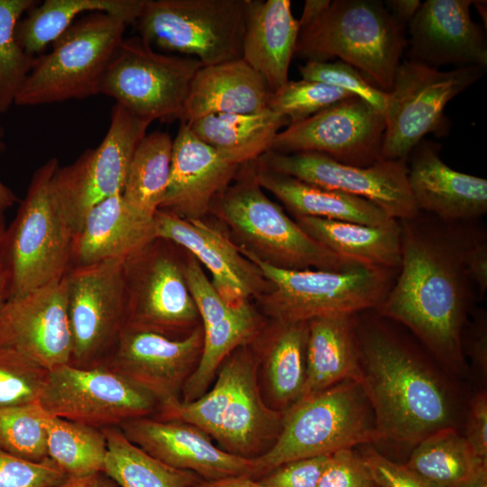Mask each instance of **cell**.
<instances>
[{"instance_id":"obj_39","label":"cell","mask_w":487,"mask_h":487,"mask_svg":"<svg viewBox=\"0 0 487 487\" xmlns=\"http://www.w3.org/2000/svg\"><path fill=\"white\" fill-rule=\"evenodd\" d=\"M48 456L67 477L104 471L107 442L103 428L50 416Z\"/></svg>"},{"instance_id":"obj_42","label":"cell","mask_w":487,"mask_h":487,"mask_svg":"<svg viewBox=\"0 0 487 487\" xmlns=\"http://www.w3.org/2000/svg\"><path fill=\"white\" fill-rule=\"evenodd\" d=\"M354 95L338 87L306 79L289 80L272 93L268 108L286 116L289 124L299 123L321 110Z\"/></svg>"},{"instance_id":"obj_38","label":"cell","mask_w":487,"mask_h":487,"mask_svg":"<svg viewBox=\"0 0 487 487\" xmlns=\"http://www.w3.org/2000/svg\"><path fill=\"white\" fill-rule=\"evenodd\" d=\"M405 464L434 487H456L482 461L455 427L442 428L415 445Z\"/></svg>"},{"instance_id":"obj_50","label":"cell","mask_w":487,"mask_h":487,"mask_svg":"<svg viewBox=\"0 0 487 487\" xmlns=\"http://www.w3.org/2000/svg\"><path fill=\"white\" fill-rule=\"evenodd\" d=\"M464 264L467 274L477 289V295L482 298L487 290V238L482 229L473 224L464 252Z\"/></svg>"},{"instance_id":"obj_22","label":"cell","mask_w":487,"mask_h":487,"mask_svg":"<svg viewBox=\"0 0 487 487\" xmlns=\"http://www.w3.org/2000/svg\"><path fill=\"white\" fill-rule=\"evenodd\" d=\"M472 0H427L409 23V60L441 66L487 67L483 30L471 18Z\"/></svg>"},{"instance_id":"obj_46","label":"cell","mask_w":487,"mask_h":487,"mask_svg":"<svg viewBox=\"0 0 487 487\" xmlns=\"http://www.w3.org/2000/svg\"><path fill=\"white\" fill-rule=\"evenodd\" d=\"M183 272L203 327L215 324L228 315L234 305L225 300L197 259H189L183 268Z\"/></svg>"},{"instance_id":"obj_14","label":"cell","mask_w":487,"mask_h":487,"mask_svg":"<svg viewBox=\"0 0 487 487\" xmlns=\"http://www.w3.org/2000/svg\"><path fill=\"white\" fill-rule=\"evenodd\" d=\"M38 402L51 417L98 428L152 416L159 407L154 396L103 364L50 370Z\"/></svg>"},{"instance_id":"obj_8","label":"cell","mask_w":487,"mask_h":487,"mask_svg":"<svg viewBox=\"0 0 487 487\" xmlns=\"http://www.w3.org/2000/svg\"><path fill=\"white\" fill-rule=\"evenodd\" d=\"M127 24L124 18L104 12L77 19L51 43L49 53L34 58L14 104L38 106L99 94Z\"/></svg>"},{"instance_id":"obj_12","label":"cell","mask_w":487,"mask_h":487,"mask_svg":"<svg viewBox=\"0 0 487 487\" xmlns=\"http://www.w3.org/2000/svg\"><path fill=\"white\" fill-rule=\"evenodd\" d=\"M201 67L192 57L159 53L139 36L124 38L99 94L151 123L181 120L191 82Z\"/></svg>"},{"instance_id":"obj_15","label":"cell","mask_w":487,"mask_h":487,"mask_svg":"<svg viewBox=\"0 0 487 487\" xmlns=\"http://www.w3.org/2000/svg\"><path fill=\"white\" fill-rule=\"evenodd\" d=\"M124 261L72 266L66 274L70 364L100 365L115 344L125 318Z\"/></svg>"},{"instance_id":"obj_29","label":"cell","mask_w":487,"mask_h":487,"mask_svg":"<svg viewBox=\"0 0 487 487\" xmlns=\"http://www.w3.org/2000/svg\"><path fill=\"white\" fill-rule=\"evenodd\" d=\"M361 373L354 315L319 317L308 321L306 381L300 399L344 381L359 383Z\"/></svg>"},{"instance_id":"obj_11","label":"cell","mask_w":487,"mask_h":487,"mask_svg":"<svg viewBox=\"0 0 487 487\" xmlns=\"http://www.w3.org/2000/svg\"><path fill=\"white\" fill-rule=\"evenodd\" d=\"M485 69L466 66L440 70L409 59L400 61L383 114L381 159L407 160L427 134L447 135L446 105L476 83Z\"/></svg>"},{"instance_id":"obj_24","label":"cell","mask_w":487,"mask_h":487,"mask_svg":"<svg viewBox=\"0 0 487 487\" xmlns=\"http://www.w3.org/2000/svg\"><path fill=\"white\" fill-rule=\"evenodd\" d=\"M156 236L190 252L210 272L212 283L230 305L257 293L264 279L258 269L225 235L201 219H184L158 209Z\"/></svg>"},{"instance_id":"obj_60","label":"cell","mask_w":487,"mask_h":487,"mask_svg":"<svg viewBox=\"0 0 487 487\" xmlns=\"http://www.w3.org/2000/svg\"><path fill=\"white\" fill-rule=\"evenodd\" d=\"M6 230L5 219L4 216H0V244Z\"/></svg>"},{"instance_id":"obj_36","label":"cell","mask_w":487,"mask_h":487,"mask_svg":"<svg viewBox=\"0 0 487 487\" xmlns=\"http://www.w3.org/2000/svg\"><path fill=\"white\" fill-rule=\"evenodd\" d=\"M107 451L104 473L120 487H193L202 479L170 466L132 443L118 427L103 428Z\"/></svg>"},{"instance_id":"obj_28","label":"cell","mask_w":487,"mask_h":487,"mask_svg":"<svg viewBox=\"0 0 487 487\" xmlns=\"http://www.w3.org/2000/svg\"><path fill=\"white\" fill-rule=\"evenodd\" d=\"M272 90L243 59L202 66L185 102L181 122L217 114H255L268 108Z\"/></svg>"},{"instance_id":"obj_52","label":"cell","mask_w":487,"mask_h":487,"mask_svg":"<svg viewBox=\"0 0 487 487\" xmlns=\"http://www.w3.org/2000/svg\"><path fill=\"white\" fill-rule=\"evenodd\" d=\"M384 5L396 23L405 29L417 14L421 2L419 0H387Z\"/></svg>"},{"instance_id":"obj_16","label":"cell","mask_w":487,"mask_h":487,"mask_svg":"<svg viewBox=\"0 0 487 487\" xmlns=\"http://www.w3.org/2000/svg\"><path fill=\"white\" fill-rule=\"evenodd\" d=\"M256 161L304 182L369 200L396 220L419 212L408 181L407 160L380 159L371 166L357 167L317 152L269 151Z\"/></svg>"},{"instance_id":"obj_26","label":"cell","mask_w":487,"mask_h":487,"mask_svg":"<svg viewBox=\"0 0 487 487\" xmlns=\"http://www.w3.org/2000/svg\"><path fill=\"white\" fill-rule=\"evenodd\" d=\"M157 240L154 216L118 194L96 204L75 236L72 266L126 260ZM71 266V267H72Z\"/></svg>"},{"instance_id":"obj_40","label":"cell","mask_w":487,"mask_h":487,"mask_svg":"<svg viewBox=\"0 0 487 487\" xmlns=\"http://www.w3.org/2000/svg\"><path fill=\"white\" fill-rule=\"evenodd\" d=\"M39 4L34 0H0V115L14 103L32 70L34 58L16 39L20 18Z\"/></svg>"},{"instance_id":"obj_4","label":"cell","mask_w":487,"mask_h":487,"mask_svg":"<svg viewBox=\"0 0 487 487\" xmlns=\"http://www.w3.org/2000/svg\"><path fill=\"white\" fill-rule=\"evenodd\" d=\"M404 30L381 1L333 0L319 19L299 31L295 55L316 61L338 58L390 92L407 48Z\"/></svg>"},{"instance_id":"obj_19","label":"cell","mask_w":487,"mask_h":487,"mask_svg":"<svg viewBox=\"0 0 487 487\" xmlns=\"http://www.w3.org/2000/svg\"><path fill=\"white\" fill-rule=\"evenodd\" d=\"M202 345L199 326L179 338L124 326L102 364L151 393L160 404L180 399L185 382L198 363Z\"/></svg>"},{"instance_id":"obj_45","label":"cell","mask_w":487,"mask_h":487,"mask_svg":"<svg viewBox=\"0 0 487 487\" xmlns=\"http://www.w3.org/2000/svg\"><path fill=\"white\" fill-rule=\"evenodd\" d=\"M67 478L50 458L32 462L0 448V487H54Z\"/></svg>"},{"instance_id":"obj_9","label":"cell","mask_w":487,"mask_h":487,"mask_svg":"<svg viewBox=\"0 0 487 487\" xmlns=\"http://www.w3.org/2000/svg\"><path fill=\"white\" fill-rule=\"evenodd\" d=\"M262 189L254 170L215 198L219 216L246 242L244 248L271 265L287 270L341 271L363 266L309 236Z\"/></svg>"},{"instance_id":"obj_57","label":"cell","mask_w":487,"mask_h":487,"mask_svg":"<svg viewBox=\"0 0 487 487\" xmlns=\"http://www.w3.org/2000/svg\"><path fill=\"white\" fill-rule=\"evenodd\" d=\"M17 202L20 201L14 191L0 180V216Z\"/></svg>"},{"instance_id":"obj_30","label":"cell","mask_w":487,"mask_h":487,"mask_svg":"<svg viewBox=\"0 0 487 487\" xmlns=\"http://www.w3.org/2000/svg\"><path fill=\"white\" fill-rule=\"evenodd\" d=\"M255 176L259 185L280 199L295 217L309 216L374 226L394 220L369 200L304 182L259 163Z\"/></svg>"},{"instance_id":"obj_13","label":"cell","mask_w":487,"mask_h":487,"mask_svg":"<svg viewBox=\"0 0 487 487\" xmlns=\"http://www.w3.org/2000/svg\"><path fill=\"white\" fill-rule=\"evenodd\" d=\"M151 122L115 103L101 143L71 164L58 166L51 179L54 202L75 235L96 204L123 194L133 155Z\"/></svg>"},{"instance_id":"obj_55","label":"cell","mask_w":487,"mask_h":487,"mask_svg":"<svg viewBox=\"0 0 487 487\" xmlns=\"http://www.w3.org/2000/svg\"><path fill=\"white\" fill-rule=\"evenodd\" d=\"M193 487H262L247 475L232 476L214 481H200Z\"/></svg>"},{"instance_id":"obj_58","label":"cell","mask_w":487,"mask_h":487,"mask_svg":"<svg viewBox=\"0 0 487 487\" xmlns=\"http://www.w3.org/2000/svg\"><path fill=\"white\" fill-rule=\"evenodd\" d=\"M9 299V280L6 271L0 266V312Z\"/></svg>"},{"instance_id":"obj_37","label":"cell","mask_w":487,"mask_h":487,"mask_svg":"<svg viewBox=\"0 0 487 487\" xmlns=\"http://www.w3.org/2000/svg\"><path fill=\"white\" fill-rule=\"evenodd\" d=\"M173 140L166 132L146 134L131 160L123 191L133 207L154 216L160 208L169 184Z\"/></svg>"},{"instance_id":"obj_20","label":"cell","mask_w":487,"mask_h":487,"mask_svg":"<svg viewBox=\"0 0 487 487\" xmlns=\"http://www.w3.org/2000/svg\"><path fill=\"white\" fill-rule=\"evenodd\" d=\"M0 346L49 371L70 363L72 335L65 277L6 301L0 312Z\"/></svg>"},{"instance_id":"obj_18","label":"cell","mask_w":487,"mask_h":487,"mask_svg":"<svg viewBox=\"0 0 487 487\" xmlns=\"http://www.w3.org/2000/svg\"><path fill=\"white\" fill-rule=\"evenodd\" d=\"M155 241L124 262V326L174 338V335L190 329L200 317L183 269L168 253L155 248Z\"/></svg>"},{"instance_id":"obj_7","label":"cell","mask_w":487,"mask_h":487,"mask_svg":"<svg viewBox=\"0 0 487 487\" xmlns=\"http://www.w3.org/2000/svg\"><path fill=\"white\" fill-rule=\"evenodd\" d=\"M240 250L271 286L262 305L274 321L308 322L374 310L387 296L399 270L371 266L341 271L287 270L271 265L244 247Z\"/></svg>"},{"instance_id":"obj_2","label":"cell","mask_w":487,"mask_h":487,"mask_svg":"<svg viewBox=\"0 0 487 487\" xmlns=\"http://www.w3.org/2000/svg\"><path fill=\"white\" fill-rule=\"evenodd\" d=\"M362 386L379 439L417 445L454 426V403L436 372L379 321L354 315Z\"/></svg>"},{"instance_id":"obj_44","label":"cell","mask_w":487,"mask_h":487,"mask_svg":"<svg viewBox=\"0 0 487 487\" xmlns=\"http://www.w3.org/2000/svg\"><path fill=\"white\" fill-rule=\"evenodd\" d=\"M303 79L322 82L361 97L382 115L389 93L373 86L359 70L342 61L308 60L299 67Z\"/></svg>"},{"instance_id":"obj_32","label":"cell","mask_w":487,"mask_h":487,"mask_svg":"<svg viewBox=\"0 0 487 487\" xmlns=\"http://www.w3.org/2000/svg\"><path fill=\"white\" fill-rule=\"evenodd\" d=\"M296 222L309 236L344 259L392 270L400 265L399 220L377 226L309 216H297Z\"/></svg>"},{"instance_id":"obj_54","label":"cell","mask_w":487,"mask_h":487,"mask_svg":"<svg viewBox=\"0 0 487 487\" xmlns=\"http://www.w3.org/2000/svg\"><path fill=\"white\" fill-rule=\"evenodd\" d=\"M330 0H306L299 20V31L306 29L319 19L330 5Z\"/></svg>"},{"instance_id":"obj_47","label":"cell","mask_w":487,"mask_h":487,"mask_svg":"<svg viewBox=\"0 0 487 487\" xmlns=\"http://www.w3.org/2000/svg\"><path fill=\"white\" fill-rule=\"evenodd\" d=\"M318 487H377L361 456L342 449L328 456Z\"/></svg>"},{"instance_id":"obj_21","label":"cell","mask_w":487,"mask_h":487,"mask_svg":"<svg viewBox=\"0 0 487 487\" xmlns=\"http://www.w3.org/2000/svg\"><path fill=\"white\" fill-rule=\"evenodd\" d=\"M118 427L152 456L174 468L195 473L204 481L240 475L252 478L253 459L224 451L194 425L148 416L130 419Z\"/></svg>"},{"instance_id":"obj_3","label":"cell","mask_w":487,"mask_h":487,"mask_svg":"<svg viewBox=\"0 0 487 487\" xmlns=\"http://www.w3.org/2000/svg\"><path fill=\"white\" fill-rule=\"evenodd\" d=\"M246 345L225 359L211 390L189 402H161L151 417L194 425L236 456L254 459L266 453L280 432L283 412L265 402L257 358Z\"/></svg>"},{"instance_id":"obj_27","label":"cell","mask_w":487,"mask_h":487,"mask_svg":"<svg viewBox=\"0 0 487 487\" xmlns=\"http://www.w3.org/2000/svg\"><path fill=\"white\" fill-rule=\"evenodd\" d=\"M299 34L289 0H246L242 59L272 92L289 81Z\"/></svg>"},{"instance_id":"obj_17","label":"cell","mask_w":487,"mask_h":487,"mask_svg":"<svg viewBox=\"0 0 487 487\" xmlns=\"http://www.w3.org/2000/svg\"><path fill=\"white\" fill-rule=\"evenodd\" d=\"M383 115L359 96L341 100L278 133L270 151L317 152L357 167L381 159Z\"/></svg>"},{"instance_id":"obj_5","label":"cell","mask_w":487,"mask_h":487,"mask_svg":"<svg viewBox=\"0 0 487 487\" xmlns=\"http://www.w3.org/2000/svg\"><path fill=\"white\" fill-rule=\"evenodd\" d=\"M372 409L355 381H344L299 400L283 411L272 446L253 460L256 480L285 463L330 455L378 440Z\"/></svg>"},{"instance_id":"obj_48","label":"cell","mask_w":487,"mask_h":487,"mask_svg":"<svg viewBox=\"0 0 487 487\" xmlns=\"http://www.w3.org/2000/svg\"><path fill=\"white\" fill-rule=\"evenodd\" d=\"M329 455L290 461L256 479L262 487H318Z\"/></svg>"},{"instance_id":"obj_6","label":"cell","mask_w":487,"mask_h":487,"mask_svg":"<svg viewBox=\"0 0 487 487\" xmlns=\"http://www.w3.org/2000/svg\"><path fill=\"white\" fill-rule=\"evenodd\" d=\"M58 166V160L51 158L34 171L0 244V266L8 275L9 299L60 281L72 266L76 235L51 192Z\"/></svg>"},{"instance_id":"obj_33","label":"cell","mask_w":487,"mask_h":487,"mask_svg":"<svg viewBox=\"0 0 487 487\" xmlns=\"http://www.w3.org/2000/svg\"><path fill=\"white\" fill-rule=\"evenodd\" d=\"M192 132L229 162L242 166L269 152L289 119L269 108L255 114H217L187 123Z\"/></svg>"},{"instance_id":"obj_56","label":"cell","mask_w":487,"mask_h":487,"mask_svg":"<svg viewBox=\"0 0 487 487\" xmlns=\"http://www.w3.org/2000/svg\"><path fill=\"white\" fill-rule=\"evenodd\" d=\"M456 487H487V463L479 464Z\"/></svg>"},{"instance_id":"obj_61","label":"cell","mask_w":487,"mask_h":487,"mask_svg":"<svg viewBox=\"0 0 487 487\" xmlns=\"http://www.w3.org/2000/svg\"><path fill=\"white\" fill-rule=\"evenodd\" d=\"M5 148V144L4 142V129L2 126H0V152H3Z\"/></svg>"},{"instance_id":"obj_53","label":"cell","mask_w":487,"mask_h":487,"mask_svg":"<svg viewBox=\"0 0 487 487\" xmlns=\"http://www.w3.org/2000/svg\"><path fill=\"white\" fill-rule=\"evenodd\" d=\"M54 487H120L104 472H97L78 477H68Z\"/></svg>"},{"instance_id":"obj_31","label":"cell","mask_w":487,"mask_h":487,"mask_svg":"<svg viewBox=\"0 0 487 487\" xmlns=\"http://www.w3.org/2000/svg\"><path fill=\"white\" fill-rule=\"evenodd\" d=\"M308 322L274 321L258 362L265 402L285 411L302 394L306 381ZM257 358V357H256Z\"/></svg>"},{"instance_id":"obj_59","label":"cell","mask_w":487,"mask_h":487,"mask_svg":"<svg viewBox=\"0 0 487 487\" xmlns=\"http://www.w3.org/2000/svg\"><path fill=\"white\" fill-rule=\"evenodd\" d=\"M473 5L476 7L482 20L484 19V27H486V1H473Z\"/></svg>"},{"instance_id":"obj_10","label":"cell","mask_w":487,"mask_h":487,"mask_svg":"<svg viewBox=\"0 0 487 487\" xmlns=\"http://www.w3.org/2000/svg\"><path fill=\"white\" fill-rule=\"evenodd\" d=\"M245 5L246 0H146L138 36L202 66L242 59Z\"/></svg>"},{"instance_id":"obj_25","label":"cell","mask_w":487,"mask_h":487,"mask_svg":"<svg viewBox=\"0 0 487 487\" xmlns=\"http://www.w3.org/2000/svg\"><path fill=\"white\" fill-rule=\"evenodd\" d=\"M240 166L225 160L181 122L173 140L170 180L159 209L201 219Z\"/></svg>"},{"instance_id":"obj_51","label":"cell","mask_w":487,"mask_h":487,"mask_svg":"<svg viewBox=\"0 0 487 487\" xmlns=\"http://www.w3.org/2000/svg\"><path fill=\"white\" fill-rule=\"evenodd\" d=\"M465 439L473 455L487 461V395L477 394L472 400L466 424Z\"/></svg>"},{"instance_id":"obj_1","label":"cell","mask_w":487,"mask_h":487,"mask_svg":"<svg viewBox=\"0 0 487 487\" xmlns=\"http://www.w3.org/2000/svg\"><path fill=\"white\" fill-rule=\"evenodd\" d=\"M399 221L400 265L374 311L405 326L444 365L461 372L463 331L475 295L464 264L474 221L447 223L420 211Z\"/></svg>"},{"instance_id":"obj_43","label":"cell","mask_w":487,"mask_h":487,"mask_svg":"<svg viewBox=\"0 0 487 487\" xmlns=\"http://www.w3.org/2000/svg\"><path fill=\"white\" fill-rule=\"evenodd\" d=\"M49 370L0 346V409L37 402Z\"/></svg>"},{"instance_id":"obj_34","label":"cell","mask_w":487,"mask_h":487,"mask_svg":"<svg viewBox=\"0 0 487 487\" xmlns=\"http://www.w3.org/2000/svg\"><path fill=\"white\" fill-rule=\"evenodd\" d=\"M146 0H45L26 13L16 27V39L30 55L36 57L51 44L79 14L104 12L129 23L140 17Z\"/></svg>"},{"instance_id":"obj_49","label":"cell","mask_w":487,"mask_h":487,"mask_svg":"<svg viewBox=\"0 0 487 487\" xmlns=\"http://www.w3.org/2000/svg\"><path fill=\"white\" fill-rule=\"evenodd\" d=\"M361 456L377 487H434L405 464L393 462L375 450H366Z\"/></svg>"},{"instance_id":"obj_35","label":"cell","mask_w":487,"mask_h":487,"mask_svg":"<svg viewBox=\"0 0 487 487\" xmlns=\"http://www.w3.org/2000/svg\"><path fill=\"white\" fill-rule=\"evenodd\" d=\"M261 319L248 300L234 305L226 317L203 328L198 363L185 382L180 400L189 402L201 397L212 383L225 359L258 334Z\"/></svg>"},{"instance_id":"obj_41","label":"cell","mask_w":487,"mask_h":487,"mask_svg":"<svg viewBox=\"0 0 487 487\" xmlns=\"http://www.w3.org/2000/svg\"><path fill=\"white\" fill-rule=\"evenodd\" d=\"M50 415L39 402L0 409V448L20 458H49L47 422Z\"/></svg>"},{"instance_id":"obj_23","label":"cell","mask_w":487,"mask_h":487,"mask_svg":"<svg viewBox=\"0 0 487 487\" xmlns=\"http://www.w3.org/2000/svg\"><path fill=\"white\" fill-rule=\"evenodd\" d=\"M441 145L422 140L407 158L408 181L418 211L447 223L476 221L487 213V180L450 168Z\"/></svg>"}]
</instances>
